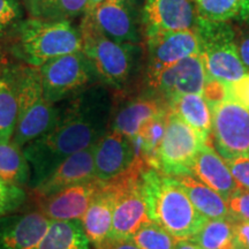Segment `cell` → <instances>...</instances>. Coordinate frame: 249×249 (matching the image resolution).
Wrapping results in <instances>:
<instances>
[{
  "label": "cell",
  "instance_id": "obj_5",
  "mask_svg": "<svg viewBox=\"0 0 249 249\" xmlns=\"http://www.w3.org/2000/svg\"><path fill=\"white\" fill-rule=\"evenodd\" d=\"M60 111L45 98L38 67H18V118L13 141L24 148L53 128Z\"/></svg>",
  "mask_w": 249,
  "mask_h": 249
},
{
  "label": "cell",
  "instance_id": "obj_39",
  "mask_svg": "<svg viewBox=\"0 0 249 249\" xmlns=\"http://www.w3.org/2000/svg\"><path fill=\"white\" fill-rule=\"evenodd\" d=\"M93 247L95 249H140L132 239H119L113 236H108L107 240Z\"/></svg>",
  "mask_w": 249,
  "mask_h": 249
},
{
  "label": "cell",
  "instance_id": "obj_42",
  "mask_svg": "<svg viewBox=\"0 0 249 249\" xmlns=\"http://www.w3.org/2000/svg\"><path fill=\"white\" fill-rule=\"evenodd\" d=\"M103 1H105V0H88V2H87V8H86L85 15L92 14V12L95 11V9L97 8Z\"/></svg>",
  "mask_w": 249,
  "mask_h": 249
},
{
  "label": "cell",
  "instance_id": "obj_41",
  "mask_svg": "<svg viewBox=\"0 0 249 249\" xmlns=\"http://www.w3.org/2000/svg\"><path fill=\"white\" fill-rule=\"evenodd\" d=\"M240 18L242 21H248L249 22V0H241L240 7Z\"/></svg>",
  "mask_w": 249,
  "mask_h": 249
},
{
  "label": "cell",
  "instance_id": "obj_40",
  "mask_svg": "<svg viewBox=\"0 0 249 249\" xmlns=\"http://www.w3.org/2000/svg\"><path fill=\"white\" fill-rule=\"evenodd\" d=\"M174 249H201V247L193 240H180L177 241Z\"/></svg>",
  "mask_w": 249,
  "mask_h": 249
},
{
  "label": "cell",
  "instance_id": "obj_9",
  "mask_svg": "<svg viewBox=\"0 0 249 249\" xmlns=\"http://www.w3.org/2000/svg\"><path fill=\"white\" fill-rule=\"evenodd\" d=\"M205 142L178 114L169 111L164 138L157 152L158 170L171 177L191 174L193 161Z\"/></svg>",
  "mask_w": 249,
  "mask_h": 249
},
{
  "label": "cell",
  "instance_id": "obj_12",
  "mask_svg": "<svg viewBox=\"0 0 249 249\" xmlns=\"http://www.w3.org/2000/svg\"><path fill=\"white\" fill-rule=\"evenodd\" d=\"M142 4L141 0H105L90 15L111 39L140 44L143 39Z\"/></svg>",
  "mask_w": 249,
  "mask_h": 249
},
{
  "label": "cell",
  "instance_id": "obj_13",
  "mask_svg": "<svg viewBox=\"0 0 249 249\" xmlns=\"http://www.w3.org/2000/svg\"><path fill=\"white\" fill-rule=\"evenodd\" d=\"M143 37L164 31L195 29L198 14L193 0H143Z\"/></svg>",
  "mask_w": 249,
  "mask_h": 249
},
{
  "label": "cell",
  "instance_id": "obj_32",
  "mask_svg": "<svg viewBox=\"0 0 249 249\" xmlns=\"http://www.w3.org/2000/svg\"><path fill=\"white\" fill-rule=\"evenodd\" d=\"M24 200V192L20 186L0 180V216L17 209Z\"/></svg>",
  "mask_w": 249,
  "mask_h": 249
},
{
  "label": "cell",
  "instance_id": "obj_15",
  "mask_svg": "<svg viewBox=\"0 0 249 249\" xmlns=\"http://www.w3.org/2000/svg\"><path fill=\"white\" fill-rule=\"evenodd\" d=\"M102 181L93 179L61 189L54 194L38 198L39 209L50 220H81L92 198L101 188Z\"/></svg>",
  "mask_w": 249,
  "mask_h": 249
},
{
  "label": "cell",
  "instance_id": "obj_25",
  "mask_svg": "<svg viewBox=\"0 0 249 249\" xmlns=\"http://www.w3.org/2000/svg\"><path fill=\"white\" fill-rule=\"evenodd\" d=\"M81 220H51L37 249H90Z\"/></svg>",
  "mask_w": 249,
  "mask_h": 249
},
{
  "label": "cell",
  "instance_id": "obj_18",
  "mask_svg": "<svg viewBox=\"0 0 249 249\" xmlns=\"http://www.w3.org/2000/svg\"><path fill=\"white\" fill-rule=\"evenodd\" d=\"M169 111V103L164 98L149 92L143 93L124 102L116 113L112 114L111 128L132 139L139 135L148 123Z\"/></svg>",
  "mask_w": 249,
  "mask_h": 249
},
{
  "label": "cell",
  "instance_id": "obj_27",
  "mask_svg": "<svg viewBox=\"0 0 249 249\" xmlns=\"http://www.w3.org/2000/svg\"><path fill=\"white\" fill-rule=\"evenodd\" d=\"M30 18L42 20H68L85 15L88 0H23Z\"/></svg>",
  "mask_w": 249,
  "mask_h": 249
},
{
  "label": "cell",
  "instance_id": "obj_37",
  "mask_svg": "<svg viewBox=\"0 0 249 249\" xmlns=\"http://www.w3.org/2000/svg\"><path fill=\"white\" fill-rule=\"evenodd\" d=\"M235 42L238 46V52L244 66L249 71V22L244 21V23L234 27Z\"/></svg>",
  "mask_w": 249,
  "mask_h": 249
},
{
  "label": "cell",
  "instance_id": "obj_6",
  "mask_svg": "<svg viewBox=\"0 0 249 249\" xmlns=\"http://www.w3.org/2000/svg\"><path fill=\"white\" fill-rule=\"evenodd\" d=\"M194 30L200 42L208 77L231 83L249 73L239 55L232 24L198 17Z\"/></svg>",
  "mask_w": 249,
  "mask_h": 249
},
{
  "label": "cell",
  "instance_id": "obj_3",
  "mask_svg": "<svg viewBox=\"0 0 249 249\" xmlns=\"http://www.w3.org/2000/svg\"><path fill=\"white\" fill-rule=\"evenodd\" d=\"M80 33L82 52L91 64L96 79L117 91L127 88L139 71L142 57L140 44L111 39L99 29L91 15H83Z\"/></svg>",
  "mask_w": 249,
  "mask_h": 249
},
{
  "label": "cell",
  "instance_id": "obj_21",
  "mask_svg": "<svg viewBox=\"0 0 249 249\" xmlns=\"http://www.w3.org/2000/svg\"><path fill=\"white\" fill-rule=\"evenodd\" d=\"M7 222L0 235L1 249H37L51 224L40 213H30Z\"/></svg>",
  "mask_w": 249,
  "mask_h": 249
},
{
  "label": "cell",
  "instance_id": "obj_16",
  "mask_svg": "<svg viewBox=\"0 0 249 249\" xmlns=\"http://www.w3.org/2000/svg\"><path fill=\"white\" fill-rule=\"evenodd\" d=\"M134 163L132 140L108 129L95 144V178L107 182L123 176Z\"/></svg>",
  "mask_w": 249,
  "mask_h": 249
},
{
  "label": "cell",
  "instance_id": "obj_24",
  "mask_svg": "<svg viewBox=\"0 0 249 249\" xmlns=\"http://www.w3.org/2000/svg\"><path fill=\"white\" fill-rule=\"evenodd\" d=\"M18 118V67H0V140H12Z\"/></svg>",
  "mask_w": 249,
  "mask_h": 249
},
{
  "label": "cell",
  "instance_id": "obj_22",
  "mask_svg": "<svg viewBox=\"0 0 249 249\" xmlns=\"http://www.w3.org/2000/svg\"><path fill=\"white\" fill-rule=\"evenodd\" d=\"M185 191L196 210L205 219H226L231 218L226 201L213 189L191 174H180L173 177Z\"/></svg>",
  "mask_w": 249,
  "mask_h": 249
},
{
  "label": "cell",
  "instance_id": "obj_34",
  "mask_svg": "<svg viewBox=\"0 0 249 249\" xmlns=\"http://www.w3.org/2000/svg\"><path fill=\"white\" fill-rule=\"evenodd\" d=\"M226 205L233 219L249 222V191L238 188L227 198Z\"/></svg>",
  "mask_w": 249,
  "mask_h": 249
},
{
  "label": "cell",
  "instance_id": "obj_33",
  "mask_svg": "<svg viewBox=\"0 0 249 249\" xmlns=\"http://www.w3.org/2000/svg\"><path fill=\"white\" fill-rule=\"evenodd\" d=\"M224 160L231 171L238 188L249 191V155L234 156Z\"/></svg>",
  "mask_w": 249,
  "mask_h": 249
},
{
  "label": "cell",
  "instance_id": "obj_14",
  "mask_svg": "<svg viewBox=\"0 0 249 249\" xmlns=\"http://www.w3.org/2000/svg\"><path fill=\"white\" fill-rule=\"evenodd\" d=\"M144 38L147 45L145 74L156 73L187 57L201 53L200 42L194 29L164 31Z\"/></svg>",
  "mask_w": 249,
  "mask_h": 249
},
{
  "label": "cell",
  "instance_id": "obj_17",
  "mask_svg": "<svg viewBox=\"0 0 249 249\" xmlns=\"http://www.w3.org/2000/svg\"><path fill=\"white\" fill-rule=\"evenodd\" d=\"M95 178V145L70 156L52 173L35 186V194L42 198Z\"/></svg>",
  "mask_w": 249,
  "mask_h": 249
},
{
  "label": "cell",
  "instance_id": "obj_4",
  "mask_svg": "<svg viewBox=\"0 0 249 249\" xmlns=\"http://www.w3.org/2000/svg\"><path fill=\"white\" fill-rule=\"evenodd\" d=\"M14 33L15 53L29 66L40 67L54 58L82 51L80 29L68 20L23 18Z\"/></svg>",
  "mask_w": 249,
  "mask_h": 249
},
{
  "label": "cell",
  "instance_id": "obj_19",
  "mask_svg": "<svg viewBox=\"0 0 249 249\" xmlns=\"http://www.w3.org/2000/svg\"><path fill=\"white\" fill-rule=\"evenodd\" d=\"M118 189L113 181L102 182L82 219L83 231L90 244L97 246L111 235Z\"/></svg>",
  "mask_w": 249,
  "mask_h": 249
},
{
  "label": "cell",
  "instance_id": "obj_11",
  "mask_svg": "<svg viewBox=\"0 0 249 249\" xmlns=\"http://www.w3.org/2000/svg\"><path fill=\"white\" fill-rule=\"evenodd\" d=\"M207 80L208 74L201 53L187 57L156 73L145 74L148 92L166 102L185 93L202 95Z\"/></svg>",
  "mask_w": 249,
  "mask_h": 249
},
{
  "label": "cell",
  "instance_id": "obj_23",
  "mask_svg": "<svg viewBox=\"0 0 249 249\" xmlns=\"http://www.w3.org/2000/svg\"><path fill=\"white\" fill-rule=\"evenodd\" d=\"M167 103L171 111L178 114L186 124L200 134L205 142H210L211 110L203 96L185 93L172 97Z\"/></svg>",
  "mask_w": 249,
  "mask_h": 249
},
{
  "label": "cell",
  "instance_id": "obj_29",
  "mask_svg": "<svg viewBox=\"0 0 249 249\" xmlns=\"http://www.w3.org/2000/svg\"><path fill=\"white\" fill-rule=\"evenodd\" d=\"M198 17L205 20L227 22L240 14L241 0H193Z\"/></svg>",
  "mask_w": 249,
  "mask_h": 249
},
{
  "label": "cell",
  "instance_id": "obj_7",
  "mask_svg": "<svg viewBox=\"0 0 249 249\" xmlns=\"http://www.w3.org/2000/svg\"><path fill=\"white\" fill-rule=\"evenodd\" d=\"M43 92L50 103L76 95L97 80L88 58L82 51L54 58L38 67Z\"/></svg>",
  "mask_w": 249,
  "mask_h": 249
},
{
  "label": "cell",
  "instance_id": "obj_2",
  "mask_svg": "<svg viewBox=\"0 0 249 249\" xmlns=\"http://www.w3.org/2000/svg\"><path fill=\"white\" fill-rule=\"evenodd\" d=\"M141 180L152 222L163 227L177 241L194 238L207 219L196 210L178 181L155 169L143 172Z\"/></svg>",
  "mask_w": 249,
  "mask_h": 249
},
{
  "label": "cell",
  "instance_id": "obj_35",
  "mask_svg": "<svg viewBox=\"0 0 249 249\" xmlns=\"http://www.w3.org/2000/svg\"><path fill=\"white\" fill-rule=\"evenodd\" d=\"M202 96L207 101L209 105L217 104V103H222L230 99V90L229 83L223 82L220 80L210 79L208 77L207 82H205Z\"/></svg>",
  "mask_w": 249,
  "mask_h": 249
},
{
  "label": "cell",
  "instance_id": "obj_38",
  "mask_svg": "<svg viewBox=\"0 0 249 249\" xmlns=\"http://www.w3.org/2000/svg\"><path fill=\"white\" fill-rule=\"evenodd\" d=\"M234 236L238 249H249V222L234 220Z\"/></svg>",
  "mask_w": 249,
  "mask_h": 249
},
{
  "label": "cell",
  "instance_id": "obj_1",
  "mask_svg": "<svg viewBox=\"0 0 249 249\" xmlns=\"http://www.w3.org/2000/svg\"><path fill=\"white\" fill-rule=\"evenodd\" d=\"M110 90L92 85L74 95V99L48 133L23 148L33 173V186L42 182L61 161L99 141L108 130L113 112Z\"/></svg>",
  "mask_w": 249,
  "mask_h": 249
},
{
  "label": "cell",
  "instance_id": "obj_10",
  "mask_svg": "<svg viewBox=\"0 0 249 249\" xmlns=\"http://www.w3.org/2000/svg\"><path fill=\"white\" fill-rule=\"evenodd\" d=\"M211 132L223 160L249 155V110L232 99L209 105Z\"/></svg>",
  "mask_w": 249,
  "mask_h": 249
},
{
  "label": "cell",
  "instance_id": "obj_20",
  "mask_svg": "<svg viewBox=\"0 0 249 249\" xmlns=\"http://www.w3.org/2000/svg\"><path fill=\"white\" fill-rule=\"evenodd\" d=\"M191 173L218 193L225 201L238 189L225 160L211 147L210 142L204 143L197 152L193 161Z\"/></svg>",
  "mask_w": 249,
  "mask_h": 249
},
{
  "label": "cell",
  "instance_id": "obj_26",
  "mask_svg": "<svg viewBox=\"0 0 249 249\" xmlns=\"http://www.w3.org/2000/svg\"><path fill=\"white\" fill-rule=\"evenodd\" d=\"M30 176V166L23 149L13 140H0V180L21 186L28 182Z\"/></svg>",
  "mask_w": 249,
  "mask_h": 249
},
{
  "label": "cell",
  "instance_id": "obj_28",
  "mask_svg": "<svg viewBox=\"0 0 249 249\" xmlns=\"http://www.w3.org/2000/svg\"><path fill=\"white\" fill-rule=\"evenodd\" d=\"M201 249H238L234 236V219H207L194 238Z\"/></svg>",
  "mask_w": 249,
  "mask_h": 249
},
{
  "label": "cell",
  "instance_id": "obj_30",
  "mask_svg": "<svg viewBox=\"0 0 249 249\" xmlns=\"http://www.w3.org/2000/svg\"><path fill=\"white\" fill-rule=\"evenodd\" d=\"M132 240L140 249H174L177 245L176 239L152 220L143 225Z\"/></svg>",
  "mask_w": 249,
  "mask_h": 249
},
{
  "label": "cell",
  "instance_id": "obj_8",
  "mask_svg": "<svg viewBox=\"0 0 249 249\" xmlns=\"http://www.w3.org/2000/svg\"><path fill=\"white\" fill-rule=\"evenodd\" d=\"M143 172L140 165L133 163L126 173L111 180L116 183L118 195L110 236L132 239L143 225L151 222L142 189Z\"/></svg>",
  "mask_w": 249,
  "mask_h": 249
},
{
  "label": "cell",
  "instance_id": "obj_36",
  "mask_svg": "<svg viewBox=\"0 0 249 249\" xmlns=\"http://www.w3.org/2000/svg\"><path fill=\"white\" fill-rule=\"evenodd\" d=\"M230 99L249 110V73L241 79L229 83Z\"/></svg>",
  "mask_w": 249,
  "mask_h": 249
},
{
  "label": "cell",
  "instance_id": "obj_31",
  "mask_svg": "<svg viewBox=\"0 0 249 249\" xmlns=\"http://www.w3.org/2000/svg\"><path fill=\"white\" fill-rule=\"evenodd\" d=\"M23 20V11L18 0H0V37L15 31Z\"/></svg>",
  "mask_w": 249,
  "mask_h": 249
}]
</instances>
